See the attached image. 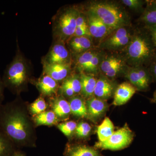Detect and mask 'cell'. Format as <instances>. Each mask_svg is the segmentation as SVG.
<instances>
[{
  "instance_id": "d590c367",
  "label": "cell",
  "mask_w": 156,
  "mask_h": 156,
  "mask_svg": "<svg viewBox=\"0 0 156 156\" xmlns=\"http://www.w3.org/2000/svg\"><path fill=\"white\" fill-rule=\"evenodd\" d=\"M144 28L146 29L148 31L156 49V25L144 27Z\"/></svg>"
},
{
  "instance_id": "277c9868",
  "label": "cell",
  "mask_w": 156,
  "mask_h": 156,
  "mask_svg": "<svg viewBox=\"0 0 156 156\" xmlns=\"http://www.w3.org/2000/svg\"><path fill=\"white\" fill-rule=\"evenodd\" d=\"M87 9L96 15L113 31L130 25V17L126 10L114 2L92 1L87 5Z\"/></svg>"
},
{
  "instance_id": "1f68e13d",
  "label": "cell",
  "mask_w": 156,
  "mask_h": 156,
  "mask_svg": "<svg viewBox=\"0 0 156 156\" xmlns=\"http://www.w3.org/2000/svg\"><path fill=\"white\" fill-rule=\"evenodd\" d=\"M91 130L92 128L88 123L81 122L78 124L75 132L78 137L85 138L89 136Z\"/></svg>"
},
{
  "instance_id": "83f0119b",
  "label": "cell",
  "mask_w": 156,
  "mask_h": 156,
  "mask_svg": "<svg viewBox=\"0 0 156 156\" xmlns=\"http://www.w3.org/2000/svg\"><path fill=\"white\" fill-rule=\"evenodd\" d=\"M121 2L129 9L135 12H142L144 11V6L146 4V1L142 0H122Z\"/></svg>"
},
{
  "instance_id": "4316f807",
  "label": "cell",
  "mask_w": 156,
  "mask_h": 156,
  "mask_svg": "<svg viewBox=\"0 0 156 156\" xmlns=\"http://www.w3.org/2000/svg\"><path fill=\"white\" fill-rule=\"evenodd\" d=\"M34 120L37 126H52L56 122L57 119L53 111H44L37 115Z\"/></svg>"
},
{
  "instance_id": "5bb4252c",
  "label": "cell",
  "mask_w": 156,
  "mask_h": 156,
  "mask_svg": "<svg viewBox=\"0 0 156 156\" xmlns=\"http://www.w3.org/2000/svg\"><path fill=\"white\" fill-rule=\"evenodd\" d=\"M44 74L51 77L56 82L65 80L71 72V64H43Z\"/></svg>"
},
{
  "instance_id": "9a60e30c",
  "label": "cell",
  "mask_w": 156,
  "mask_h": 156,
  "mask_svg": "<svg viewBox=\"0 0 156 156\" xmlns=\"http://www.w3.org/2000/svg\"><path fill=\"white\" fill-rule=\"evenodd\" d=\"M136 90L132 84L128 82L120 84L115 91L113 105L120 106L125 104L135 94Z\"/></svg>"
},
{
  "instance_id": "cb8c5ba5",
  "label": "cell",
  "mask_w": 156,
  "mask_h": 156,
  "mask_svg": "<svg viewBox=\"0 0 156 156\" xmlns=\"http://www.w3.org/2000/svg\"><path fill=\"white\" fill-rule=\"evenodd\" d=\"M15 145L2 131L0 129V156H11L15 152Z\"/></svg>"
},
{
  "instance_id": "603a6c76",
  "label": "cell",
  "mask_w": 156,
  "mask_h": 156,
  "mask_svg": "<svg viewBox=\"0 0 156 156\" xmlns=\"http://www.w3.org/2000/svg\"><path fill=\"white\" fill-rule=\"evenodd\" d=\"M114 132L113 123L108 118H105L98 127L97 133L99 141L102 142L108 139Z\"/></svg>"
},
{
  "instance_id": "d6a6232c",
  "label": "cell",
  "mask_w": 156,
  "mask_h": 156,
  "mask_svg": "<svg viewBox=\"0 0 156 156\" xmlns=\"http://www.w3.org/2000/svg\"><path fill=\"white\" fill-rule=\"evenodd\" d=\"M88 28L87 15L80 12L76 20V27Z\"/></svg>"
},
{
  "instance_id": "d6986e66",
  "label": "cell",
  "mask_w": 156,
  "mask_h": 156,
  "mask_svg": "<svg viewBox=\"0 0 156 156\" xmlns=\"http://www.w3.org/2000/svg\"><path fill=\"white\" fill-rule=\"evenodd\" d=\"M139 20L144 27L156 25V1H146V6Z\"/></svg>"
},
{
  "instance_id": "4dcf8cb0",
  "label": "cell",
  "mask_w": 156,
  "mask_h": 156,
  "mask_svg": "<svg viewBox=\"0 0 156 156\" xmlns=\"http://www.w3.org/2000/svg\"><path fill=\"white\" fill-rule=\"evenodd\" d=\"M77 124L73 121H69L58 124L57 127L66 136H69L76 131Z\"/></svg>"
},
{
  "instance_id": "ba28073f",
  "label": "cell",
  "mask_w": 156,
  "mask_h": 156,
  "mask_svg": "<svg viewBox=\"0 0 156 156\" xmlns=\"http://www.w3.org/2000/svg\"><path fill=\"white\" fill-rule=\"evenodd\" d=\"M129 66L125 58L118 55L105 56L101 63L100 70L108 78H114L122 74H125Z\"/></svg>"
},
{
  "instance_id": "ab89813d",
  "label": "cell",
  "mask_w": 156,
  "mask_h": 156,
  "mask_svg": "<svg viewBox=\"0 0 156 156\" xmlns=\"http://www.w3.org/2000/svg\"><path fill=\"white\" fill-rule=\"evenodd\" d=\"M153 102H154V103H156V90L155 92L154 93L153 98L152 99Z\"/></svg>"
},
{
  "instance_id": "7c38bea8",
  "label": "cell",
  "mask_w": 156,
  "mask_h": 156,
  "mask_svg": "<svg viewBox=\"0 0 156 156\" xmlns=\"http://www.w3.org/2000/svg\"><path fill=\"white\" fill-rule=\"evenodd\" d=\"M88 117L93 122H97L106 112L108 108L105 101L99 99L95 96L88 98L86 102Z\"/></svg>"
},
{
  "instance_id": "8d00e7d4",
  "label": "cell",
  "mask_w": 156,
  "mask_h": 156,
  "mask_svg": "<svg viewBox=\"0 0 156 156\" xmlns=\"http://www.w3.org/2000/svg\"><path fill=\"white\" fill-rule=\"evenodd\" d=\"M147 68L153 79L156 80V56Z\"/></svg>"
},
{
  "instance_id": "d4e9b609",
  "label": "cell",
  "mask_w": 156,
  "mask_h": 156,
  "mask_svg": "<svg viewBox=\"0 0 156 156\" xmlns=\"http://www.w3.org/2000/svg\"><path fill=\"white\" fill-rule=\"evenodd\" d=\"M104 56V54L102 52L98 51L97 53L88 63L82 73L92 76L97 74L100 71L101 63Z\"/></svg>"
},
{
  "instance_id": "3957f363",
  "label": "cell",
  "mask_w": 156,
  "mask_h": 156,
  "mask_svg": "<svg viewBox=\"0 0 156 156\" xmlns=\"http://www.w3.org/2000/svg\"><path fill=\"white\" fill-rule=\"evenodd\" d=\"M16 54L7 66L2 80L5 88L13 94L19 95L27 89L31 73L30 65L20 51L17 43Z\"/></svg>"
},
{
  "instance_id": "f35d334b",
  "label": "cell",
  "mask_w": 156,
  "mask_h": 156,
  "mask_svg": "<svg viewBox=\"0 0 156 156\" xmlns=\"http://www.w3.org/2000/svg\"><path fill=\"white\" fill-rule=\"evenodd\" d=\"M11 156H25L23 154L21 153L20 152H18L15 151V152Z\"/></svg>"
},
{
  "instance_id": "8fae6325",
  "label": "cell",
  "mask_w": 156,
  "mask_h": 156,
  "mask_svg": "<svg viewBox=\"0 0 156 156\" xmlns=\"http://www.w3.org/2000/svg\"><path fill=\"white\" fill-rule=\"evenodd\" d=\"M86 12L88 28L92 37L102 41L114 31L95 14L90 11Z\"/></svg>"
},
{
  "instance_id": "836d02e7",
  "label": "cell",
  "mask_w": 156,
  "mask_h": 156,
  "mask_svg": "<svg viewBox=\"0 0 156 156\" xmlns=\"http://www.w3.org/2000/svg\"><path fill=\"white\" fill-rule=\"evenodd\" d=\"M73 36L88 37L91 38H92L89 33V28H83V27H77Z\"/></svg>"
},
{
  "instance_id": "ffe728a7",
  "label": "cell",
  "mask_w": 156,
  "mask_h": 156,
  "mask_svg": "<svg viewBox=\"0 0 156 156\" xmlns=\"http://www.w3.org/2000/svg\"><path fill=\"white\" fill-rule=\"evenodd\" d=\"M82 89L81 93L86 98H90L94 96V91L97 80L94 76L81 73L80 76Z\"/></svg>"
},
{
  "instance_id": "e575fe53",
  "label": "cell",
  "mask_w": 156,
  "mask_h": 156,
  "mask_svg": "<svg viewBox=\"0 0 156 156\" xmlns=\"http://www.w3.org/2000/svg\"><path fill=\"white\" fill-rule=\"evenodd\" d=\"M60 89L62 93L67 97H73L76 94L71 87L66 85L63 83Z\"/></svg>"
},
{
  "instance_id": "30bf717a",
  "label": "cell",
  "mask_w": 156,
  "mask_h": 156,
  "mask_svg": "<svg viewBox=\"0 0 156 156\" xmlns=\"http://www.w3.org/2000/svg\"><path fill=\"white\" fill-rule=\"evenodd\" d=\"M71 56L65 43L56 41L43 60V64H71Z\"/></svg>"
},
{
  "instance_id": "44dd1931",
  "label": "cell",
  "mask_w": 156,
  "mask_h": 156,
  "mask_svg": "<svg viewBox=\"0 0 156 156\" xmlns=\"http://www.w3.org/2000/svg\"><path fill=\"white\" fill-rule=\"evenodd\" d=\"M69 102L71 112L74 115L81 118L88 117L87 104L83 98L73 96L71 97Z\"/></svg>"
},
{
  "instance_id": "f546056e",
  "label": "cell",
  "mask_w": 156,
  "mask_h": 156,
  "mask_svg": "<svg viewBox=\"0 0 156 156\" xmlns=\"http://www.w3.org/2000/svg\"><path fill=\"white\" fill-rule=\"evenodd\" d=\"M63 83L71 87L76 94L81 93L82 85L80 76L75 75L68 77L65 80Z\"/></svg>"
},
{
  "instance_id": "8992f818",
  "label": "cell",
  "mask_w": 156,
  "mask_h": 156,
  "mask_svg": "<svg viewBox=\"0 0 156 156\" xmlns=\"http://www.w3.org/2000/svg\"><path fill=\"white\" fill-rule=\"evenodd\" d=\"M134 134L127 125L115 131L108 139L95 143V147L101 150L118 151L128 147L134 138Z\"/></svg>"
},
{
  "instance_id": "2e32d148",
  "label": "cell",
  "mask_w": 156,
  "mask_h": 156,
  "mask_svg": "<svg viewBox=\"0 0 156 156\" xmlns=\"http://www.w3.org/2000/svg\"><path fill=\"white\" fill-rule=\"evenodd\" d=\"M67 42L70 50L77 55L93 49L92 41L89 37L73 36Z\"/></svg>"
},
{
  "instance_id": "7402d4cb",
  "label": "cell",
  "mask_w": 156,
  "mask_h": 156,
  "mask_svg": "<svg viewBox=\"0 0 156 156\" xmlns=\"http://www.w3.org/2000/svg\"><path fill=\"white\" fill-rule=\"evenodd\" d=\"M53 109L56 117L60 119H66L71 113L69 102L62 97L54 99Z\"/></svg>"
},
{
  "instance_id": "74e56055",
  "label": "cell",
  "mask_w": 156,
  "mask_h": 156,
  "mask_svg": "<svg viewBox=\"0 0 156 156\" xmlns=\"http://www.w3.org/2000/svg\"><path fill=\"white\" fill-rule=\"evenodd\" d=\"M5 86L3 83L2 79L0 76V105L2 104V102L4 99V89Z\"/></svg>"
},
{
  "instance_id": "484cf974",
  "label": "cell",
  "mask_w": 156,
  "mask_h": 156,
  "mask_svg": "<svg viewBox=\"0 0 156 156\" xmlns=\"http://www.w3.org/2000/svg\"><path fill=\"white\" fill-rule=\"evenodd\" d=\"M97 52V50L92 49L77 55L76 65L77 69L81 73L83 71L87 65L92 60Z\"/></svg>"
},
{
  "instance_id": "f1b7e54d",
  "label": "cell",
  "mask_w": 156,
  "mask_h": 156,
  "mask_svg": "<svg viewBox=\"0 0 156 156\" xmlns=\"http://www.w3.org/2000/svg\"><path fill=\"white\" fill-rule=\"evenodd\" d=\"M47 107L44 99L42 97H40L30 105V110L32 114L37 115L44 112Z\"/></svg>"
},
{
  "instance_id": "4fadbf2b",
  "label": "cell",
  "mask_w": 156,
  "mask_h": 156,
  "mask_svg": "<svg viewBox=\"0 0 156 156\" xmlns=\"http://www.w3.org/2000/svg\"><path fill=\"white\" fill-rule=\"evenodd\" d=\"M116 88L115 84L108 78L101 76L97 80L94 95L99 99L107 100L114 95Z\"/></svg>"
},
{
  "instance_id": "5b68a950",
  "label": "cell",
  "mask_w": 156,
  "mask_h": 156,
  "mask_svg": "<svg viewBox=\"0 0 156 156\" xmlns=\"http://www.w3.org/2000/svg\"><path fill=\"white\" fill-rule=\"evenodd\" d=\"M80 12L79 9L73 7L65 8L58 11L53 23V33L56 41L65 43L73 37Z\"/></svg>"
},
{
  "instance_id": "ac0fdd59",
  "label": "cell",
  "mask_w": 156,
  "mask_h": 156,
  "mask_svg": "<svg viewBox=\"0 0 156 156\" xmlns=\"http://www.w3.org/2000/svg\"><path fill=\"white\" fill-rule=\"evenodd\" d=\"M66 156H103L96 148L85 145L69 147L66 151Z\"/></svg>"
},
{
  "instance_id": "7a4b0ae2",
  "label": "cell",
  "mask_w": 156,
  "mask_h": 156,
  "mask_svg": "<svg viewBox=\"0 0 156 156\" xmlns=\"http://www.w3.org/2000/svg\"><path fill=\"white\" fill-rule=\"evenodd\" d=\"M126 63L130 67H148L156 56V49L145 28L134 31L130 43L125 50Z\"/></svg>"
},
{
  "instance_id": "6da1fadb",
  "label": "cell",
  "mask_w": 156,
  "mask_h": 156,
  "mask_svg": "<svg viewBox=\"0 0 156 156\" xmlns=\"http://www.w3.org/2000/svg\"><path fill=\"white\" fill-rule=\"evenodd\" d=\"M0 129L17 146H33L37 135L26 106L18 98L0 105Z\"/></svg>"
},
{
  "instance_id": "9c48e42d",
  "label": "cell",
  "mask_w": 156,
  "mask_h": 156,
  "mask_svg": "<svg viewBox=\"0 0 156 156\" xmlns=\"http://www.w3.org/2000/svg\"><path fill=\"white\" fill-rule=\"evenodd\" d=\"M125 75L130 83L140 91H147L153 80L148 68L144 66H129Z\"/></svg>"
},
{
  "instance_id": "52a82bcc",
  "label": "cell",
  "mask_w": 156,
  "mask_h": 156,
  "mask_svg": "<svg viewBox=\"0 0 156 156\" xmlns=\"http://www.w3.org/2000/svg\"><path fill=\"white\" fill-rule=\"evenodd\" d=\"M128 27H120L113 31L101 41L99 48L109 51L125 50L130 43L134 32H132Z\"/></svg>"
},
{
  "instance_id": "e0dca14e",
  "label": "cell",
  "mask_w": 156,
  "mask_h": 156,
  "mask_svg": "<svg viewBox=\"0 0 156 156\" xmlns=\"http://www.w3.org/2000/svg\"><path fill=\"white\" fill-rule=\"evenodd\" d=\"M36 86L41 94L45 96L54 95L58 89L57 82L46 75H44L37 81Z\"/></svg>"
}]
</instances>
